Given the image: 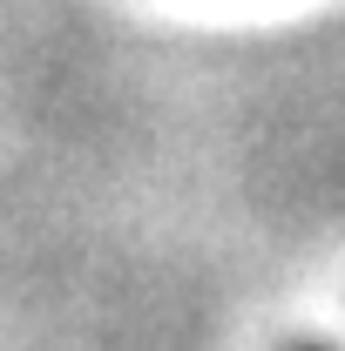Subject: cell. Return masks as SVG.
Returning a JSON list of instances; mask_svg holds the SVG:
<instances>
[{
	"mask_svg": "<svg viewBox=\"0 0 345 351\" xmlns=\"http://www.w3.org/2000/svg\"><path fill=\"white\" fill-rule=\"evenodd\" d=\"M285 351H332V345H285Z\"/></svg>",
	"mask_w": 345,
	"mask_h": 351,
	"instance_id": "1",
	"label": "cell"
}]
</instances>
